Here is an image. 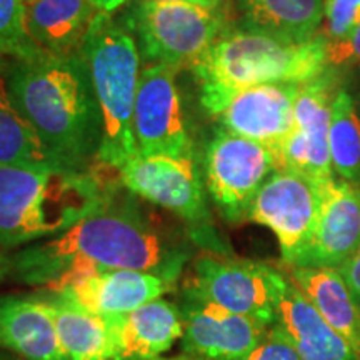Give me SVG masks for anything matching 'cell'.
Returning a JSON list of instances; mask_svg holds the SVG:
<instances>
[{"instance_id": "ba28073f", "label": "cell", "mask_w": 360, "mask_h": 360, "mask_svg": "<svg viewBox=\"0 0 360 360\" xmlns=\"http://www.w3.org/2000/svg\"><path fill=\"white\" fill-rule=\"evenodd\" d=\"M277 170V157L262 143L219 129L204 154L205 188L225 220L249 219V210L265 180Z\"/></svg>"}, {"instance_id": "836d02e7", "label": "cell", "mask_w": 360, "mask_h": 360, "mask_svg": "<svg viewBox=\"0 0 360 360\" xmlns=\"http://www.w3.org/2000/svg\"><path fill=\"white\" fill-rule=\"evenodd\" d=\"M143 2H186V4H199V6H205L204 0H143Z\"/></svg>"}, {"instance_id": "7a4b0ae2", "label": "cell", "mask_w": 360, "mask_h": 360, "mask_svg": "<svg viewBox=\"0 0 360 360\" xmlns=\"http://www.w3.org/2000/svg\"><path fill=\"white\" fill-rule=\"evenodd\" d=\"M11 94L22 117L53 155L72 169H90L102 139L98 110L82 52H44L13 60Z\"/></svg>"}, {"instance_id": "7c38bea8", "label": "cell", "mask_w": 360, "mask_h": 360, "mask_svg": "<svg viewBox=\"0 0 360 360\" xmlns=\"http://www.w3.org/2000/svg\"><path fill=\"white\" fill-rule=\"evenodd\" d=\"M334 67L302 84L295 98L294 129L282 143L277 170H294L315 180L332 179L328 129L339 79ZM339 94V92H337Z\"/></svg>"}, {"instance_id": "ffe728a7", "label": "cell", "mask_w": 360, "mask_h": 360, "mask_svg": "<svg viewBox=\"0 0 360 360\" xmlns=\"http://www.w3.org/2000/svg\"><path fill=\"white\" fill-rule=\"evenodd\" d=\"M289 278L360 359V304L339 269L290 267Z\"/></svg>"}, {"instance_id": "cb8c5ba5", "label": "cell", "mask_w": 360, "mask_h": 360, "mask_svg": "<svg viewBox=\"0 0 360 360\" xmlns=\"http://www.w3.org/2000/svg\"><path fill=\"white\" fill-rule=\"evenodd\" d=\"M12 65L11 58L0 57V162L72 169L44 146L13 103L11 94Z\"/></svg>"}, {"instance_id": "74e56055", "label": "cell", "mask_w": 360, "mask_h": 360, "mask_svg": "<svg viewBox=\"0 0 360 360\" xmlns=\"http://www.w3.org/2000/svg\"><path fill=\"white\" fill-rule=\"evenodd\" d=\"M0 360H11V359H0Z\"/></svg>"}, {"instance_id": "6da1fadb", "label": "cell", "mask_w": 360, "mask_h": 360, "mask_svg": "<svg viewBox=\"0 0 360 360\" xmlns=\"http://www.w3.org/2000/svg\"><path fill=\"white\" fill-rule=\"evenodd\" d=\"M188 257L187 245L157 227L132 200L112 195L69 231L15 252L11 276L52 294L101 270H141L177 282Z\"/></svg>"}, {"instance_id": "603a6c76", "label": "cell", "mask_w": 360, "mask_h": 360, "mask_svg": "<svg viewBox=\"0 0 360 360\" xmlns=\"http://www.w3.org/2000/svg\"><path fill=\"white\" fill-rule=\"evenodd\" d=\"M67 360H114L109 321L85 312L60 295H42Z\"/></svg>"}, {"instance_id": "83f0119b", "label": "cell", "mask_w": 360, "mask_h": 360, "mask_svg": "<svg viewBox=\"0 0 360 360\" xmlns=\"http://www.w3.org/2000/svg\"><path fill=\"white\" fill-rule=\"evenodd\" d=\"M242 360H302L289 337L272 323L267 335Z\"/></svg>"}, {"instance_id": "f1b7e54d", "label": "cell", "mask_w": 360, "mask_h": 360, "mask_svg": "<svg viewBox=\"0 0 360 360\" xmlns=\"http://www.w3.org/2000/svg\"><path fill=\"white\" fill-rule=\"evenodd\" d=\"M328 65H360V25L342 42L327 44Z\"/></svg>"}, {"instance_id": "277c9868", "label": "cell", "mask_w": 360, "mask_h": 360, "mask_svg": "<svg viewBox=\"0 0 360 360\" xmlns=\"http://www.w3.org/2000/svg\"><path fill=\"white\" fill-rule=\"evenodd\" d=\"M327 39L322 34L305 42L257 30L229 27L193 67L207 114L229 96L264 84H307L330 69Z\"/></svg>"}, {"instance_id": "ac0fdd59", "label": "cell", "mask_w": 360, "mask_h": 360, "mask_svg": "<svg viewBox=\"0 0 360 360\" xmlns=\"http://www.w3.org/2000/svg\"><path fill=\"white\" fill-rule=\"evenodd\" d=\"M274 323L289 337L302 360H360L290 278L278 295Z\"/></svg>"}, {"instance_id": "e0dca14e", "label": "cell", "mask_w": 360, "mask_h": 360, "mask_svg": "<svg viewBox=\"0 0 360 360\" xmlns=\"http://www.w3.org/2000/svg\"><path fill=\"white\" fill-rule=\"evenodd\" d=\"M105 319L114 344V360H157L182 339L179 305L162 297L132 312Z\"/></svg>"}, {"instance_id": "d6986e66", "label": "cell", "mask_w": 360, "mask_h": 360, "mask_svg": "<svg viewBox=\"0 0 360 360\" xmlns=\"http://www.w3.org/2000/svg\"><path fill=\"white\" fill-rule=\"evenodd\" d=\"M0 349L27 360H67L42 295H0Z\"/></svg>"}, {"instance_id": "4316f807", "label": "cell", "mask_w": 360, "mask_h": 360, "mask_svg": "<svg viewBox=\"0 0 360 360\" xmlns=\"http://www.w3.org/2000/svg\"><path fill=\"white\" fill-rule=\"evenodd\" d=\"M360 25V0H326L321 32L327 42H342Z\"/></svg>"}, {"instance_id": "8fae6325", "label": "cell", "mask_w": 360, "mask_h": 360, "mask_svg": "<svg viewBox=\"0 0 360 360\" xmlns=\"http://www.w3.org/2000/svg\"><path fill=\"white\" fill-rule=\"evenodd\" d=\"M177 74L164 64H147L142 69L132 120L137 154L193 155Z\"/></svg>"}, {"instance_id": "484cf974", "label": "cell", "mask_w": 360, "mask_h": 360, "mask_svg": "<svg viewBox=\"0 0 360 360\" xmlns=\"http://www.w3.org/2000/svg\"><path fill=\"white\" fill-rule=\"evenodd\" d=\"M42 53L27 30L24 0H0V57L30 60Z\"/></svg>"}, {"instance_id": "4dcf8cb0", "label": "cell", "mask_w": 360, "mask_h": 360, "mask_svg": "<svg viewBox=\"0 0 360 360\" xmlns=\"http://www.w3.org/2000/svg\"><path fill=\"white\" fill-rule=\"evenodd\" d=\"M87 2L96 8L97 12L103 13H114L119 8H122L129 0H87Z\"/></svg>"}, {"instance_id": "5b68a950", "label": "cell", "mask_w": 360, "mask_h": 360, "mask_svg": "<svg viewBox=\"0 0 360 360\" xmlns=\"http://www.w3.org/2000/svg\"><path fill=\"white\" fill-rule=\"evenodd\" d=\"M101 110L102 139L96 160L119 170L137 155L132 120L141 80V52L134 35L112 13L97 12L82 44Z\"/></svg>"}, {"instance_id": "8d00e7d4", "label": "cell", "mask_w": 360, "mask_h": 360, "mask_svg": "<svg viewBox=\"0 0 360 360\" xmlns=\"http://www.w3.org/2000/svg\"><path fill=\"white\" fill-rule=\"evenodd\" d=\"M157 360H165V359H157ZM174 360H180V359H174ZM182 360H197V359H182Z\"/></svg>"}, {"instance_id": "44dd1931", "label": "cell", "mask_w": 360, "mask_h": 360, "mask_svg": "<svg viewBox=\"0 0 360 360\" xmlns=\"http://www.w3.org/2000/svg\"><path fill=\"white\" fill-rule=\"evenodd\" d=\"M96 13L87 0H35L25 6L27 30L40 51L70 56L82 51Z\"/></svg>"}, {"instance_id": "3957f363", "label": "cell", "mask_w": 360, "mask_h": 360, "mask_svg": "<svg viewBox=\"0 0 360 360\" xmlns=\"http://www.w3.org/2000/svg\"><path fill=\"white\" fill-rule=\"evenodd\" d=\"M112 195L90 169L0 162V247L15 249L56 237Z\"/></svg>"}, {"instance_id": "2e32d148", "label": "cell", "mask_w": 360, "mask_h": 360, "mask_svg": "<svg viewBox=\"0 0 360 360\" xmlns=\"http://www.w3.org/2000/svg\"><path fill=\"white\" fill-rule=\"evenodd\" d=\"M175 282L141 270H101L79 278L62 292V299L85 312L115 317L142 307L172 290Z\"/></svg>"}, {"instance_id": "4fadbf2b", "label": "cell", "mask_w": 360, "mask_h": 360, "mask_svg": "<svg viewBox=\"0 0 360 360\" xmlns=\"http://www.w3.org/2000/svg\"><path fill=\"white\" fill-rule=\"evenodd\" d=\"M182 347L197 360H242L267 335L270 326L229 312L184 287L180 297Z\"/></svg>"}, {"instance_id": "9a60e30c", "label": "cell", "mask_w": 360, "mask_h": 360, "mask_svg": "<svg viewBox=\"0 0 360 360\" xmlns=\"http://www.w3.org/2000/svg\"><path fill=\"white\" fill-rule=\"evenodd\" d=\"M360 244V187L335 177L322 182V202L307 249L294 267L339 269Z\"/></svg>"}, {"instance_id": "8992f818", "label": "cell", "mask_w": 360, "mask_h": 360, "mask_svg": "<svg viewBox=\"0 0 360 360\" xmlns=\"http://www.w3.org/2000/svg\"><path fill=\"white\" fill-rule=\"evenodd\" d=\"M124 25L148 64H164L177 72L192 70L229 29L227 12L220 8L143 0L130 6Z\"/></svg>"}, {"instance_id": "30bf717a", "label": "cell", "mask_w": 360, "mask_h": 360, "mask_svg": "<svg viewBox=\"0 0 360 360\" xmlns=\"http://www.w3.org/2000/svg\"><path fill=\"white\" fill-rule=\"evenodd\" d=\"M322 182L294 170H276L252 202L247 220L274 232L282 260L290 267L302 257L314 233L322 202Z\"/></svg>"}, {"instance_id": "e575fe53", "label": "cell", "mask_w": 360, "mask_h": 360, "mask_svg": "<svg viewBox=\"0 0 360 360\" xmlns=\"http://www.w3.org/2000/svg\"><path fill=\"white\" fill-rule=\"evenodd\" d=\"M355 105H357V110H359V115H360V92H359V97H357V103H355Z\"/></svg>"}, {"instance_id": "9c48e42d", "label": "cell", "mask_w": 360, "mask_h": 360, "mask_svg": "<svg viewBox=\"0 0 360 360\" xmlns=\"http://www.w3.org/2000/svg\"><path fill=\"white\" fill-rule=\"evenodd\" d=\"M285 282V276L265 264L204 254L193 260L186 287L229 312L272 326Z\"/></svg>"}, {"instance_id": "d590c367", "label": "cell", "mask_w": 360, "mask_h": 360, "mask_svg": "<svg viewBox=\"0 0 360 360\" xmlns=\"http://www.w3.org/2000/svg\"><path fill=\"white\" fill-rule=\"evenodd\" d=\"M32 2H35V0H24L25 6H29V4H32Z\"/></svg>"}, {"instance_id": "1f68e13d", "label": "cell", "mask_w": 360, "mask_h": 360, "mask_svg": "<svg viewBox=\"0 0 360 360\" xmlns=\"http://www.w3.org/2000/svg\"><path fill=\"white\" fill-rule=\"evenodd\" d=\"M11 270H12L11 257H7V255L0 250V283H2V281L7 276H11Z\"/></svg>"}, {"instance_id": "f546056e", "label": "cell", "mask_w": 360, "mask_h": 360, "mask_svg": "<svg viewBox=\"0 0 360 360\" xmlns=\"http://www.w3.org/2000/svg\"><path fill=\"white\" fill-rule=\"evenodd\" d=\"M339 272L342 274L344 281L347 282L349 289L352 290L354 297L360 304V244L357 247V250L354 252L352 257H350L345 264L340 265Z\"/></svg>"}, {"instance_id": "52a82bcc", "label": "cell", "mask_w": 360, "mask_h": 360, "mask_svg": "<svg viewBox=\"0 0 360 360\" xmlns=\"http://www.w3.org/2000/svg\"><path fill=\"white\" fill-rule=\"evenodd\" d=\"M125 188L182 219L192 237L220 254L207 207L205 182L195 155H134L120 167Z\"/></svg>"}, {"instance_id": "7402d4cb", "label": "cell", "mask_w": 360, "mask_h": 360, "mask_svg": "<svg viewBox=\"0 0 360 360\" xmlns=\"http://www.w3.org/2000/svg\"><path fill=\"white\" fill-rule=\"evenodd\" d=\"M323 2L326 0H237L238 27L305 42L321 32Z\"/></svg>"}, {"instance_id": "d6a6232c", "label": "cell", "mask_w": 360, "mask_h": 360, "mask_svg": "<svg viewBox=\"0 0 360 360\" xmlns=\"http://www.w3.org/2000/svg\"><path fill=\"white\" fill-rule=\"evenodd\" d=\"M204 4H205L207 7L220 8V11H225V12H227L229 4H231V0H204Z\"/></svg>"}, {"instance_id": "5bb4252c", "label": "cell", "mask_w": 360, "mask_h": 360, "mask_svg": "<svg viewBox=\"0 0 360 360\" xmlns=\"http://www.w3.org/2000/svg\"><path fill=\"white\" fill-rule=\"evenodd\" d=\"M299 84H264L233 92L212 112L222 129L250 139L278 157L294 129ZM278 169V165H277Z\"/></svg>"}, {"instance_id": "d4e9b609", "label": "cell", "mask_w": 360, "mask_h": 360, "mask_svg": "<svg viewBox=\"0 0 360 360\" xmlns=\"http://www.w3.org/2000/svg\"><path fill=\"white\" fill-rule=\"evenodd\" d=\"M330 165L340 179L360 182V115L355 101L345 90L337 94L328 129Z\"/></svg>"}]
</instances>
